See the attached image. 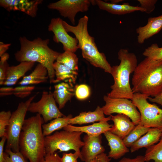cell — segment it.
<instances>
[{"label":"cell","instance_id":"1","mask_svg":"<svg viewBox=\"0 0 162 162\" xmlns=\"http://www.w3.org/2000/svg\"><path fill=\"white\" fill-rule=\"evenodd\" d=\"M20 49L14 54L16 60L19 62H38L47 70L49 81L52 83L55 78L53 64L60 53L51 49L48 46L50 40L38 37L32 40L26 37L19 38Z\"/></svg>","mask_w":162,"mask_h":162},{"label":"cell","instance_id":"2","mask_svg":"<svg viewBox=\"0 0 162 162\" xmlns=\"http://www.w3.org/2000/svg\"><path fill=\"white\" fill-rule=\"evenodd\" d=\"M44 123L38 113L25 120L19 138L20 151L29 162H40L45 155Z\"/></svg>","mask_w":162,"mask_h":162},{"label":"cell","instance_id":"3","mask_svg":"<svg viewBox=\"0 0 162 162\" xmlns=\"http://www.w3.org/2000/svg\"><path fill=\"white\" fill-rule=\"evenodd\" d=\"M134 93L154 97L162 91V60L146 57L138 64L132 79Z\"/></svg>","mask_w":162,"mask_h":162},{"label":"cell","instance_id":"4","mask_svg":"<svg viewBox=\"0 0 162 162\" xmlns=\"http://www.w3.org/2000/svg\"><path fill=\"white\" fill-rule=\"evenodd\" d=\"M88 17L85 15L80 18L76 26L71 25L64 20L63 24L66 31L73 34L77 40L78 48L81 50L83 58L93 66L111 74L112 67L105 54L99 51L94 38L88 33Z\"/></svg>","mask_w":162,"mask_h":162},{"label":"cell","instance_id":"5","mask_svg":"<svg viewBox=\"0 0 162 162\" xmlns=\"http://www.w3.org/2000/svg\"><path fill=\"white\" fill-rule=\"evenodd\" d=\"M119 65L112 67L110 74L114 82L110 86L111 91L107 96L112 98L132 99L134 93L130 83V77L134 73L137 64V57L135 54L127 49H121L118 53Z\"/></svg>","mask_w":162,"mask_h":162},{"label":"cell","instance_id":"6","mask_svg":"<svg viewBox=\"0 0 162 162\" xmlns=\"http://www.w3.org/2000/svg\"><path fill=\"white\" fill-rule=\"evenodd\" d=\"M82 133L64 130L45 136V154L54 153L58 150L60 152L73 150L81 155L80 149L84 145L81 139Z\"/></svg>","mask_w":162,"mask_h":162},{"label":"cell","instance_id":"7","mask_svg":"<svg viewBox=\"0 0 162 162\" xmlns=\"http://www.w3.org/2000/svg\"><path fill=\"white\" fill-rule=\"evenodd\" d=\"M38 93L25 102L20 103L17 109L12 113L9 124L6 129L7 142L6 149L15 152H20L19 138L30 104Z\"/></svg>","mask_w":162,"mask_h":162},{"label":"cell","instance_id":"8","mask_svg":"<svg viewBox=\"0 0 162 162\" xmlns=\"http://www.w3.org/2000/svg\"><path fill=\"white\" fill-rule=\"evenodd\" d=\"M149 97L139 93H134L131 100L140 115L139 124L148 128H155L162 131V109L147 100Z\"/></svg>","mask_w":162,"mask_h":162},{"label":"cell","instance_id":"9","mask_svg":"<svg viewBox=\"0 0 162 162\" xmlns=\"http://www.w3.org/2000/svg\"><path fill=\"white\" fill-rule=\"evenodd\" d=\"M103 99L105 104L101 107L104 114L110 116L114 113L128 116L136 125L139 124L140 115L132 101L127 98H112L105 95Z\"/></svg>","mask_w":162,"mask_h":162},{"label":"cell","instance_id":"10","mask_svg":"<svg viewBox=\"0 0 162 162\" xmlns=\"http://www.w3.org/2000/svg\"><path fill=\"white\" fill-rule=\"evenodd\" d=\"M53 92L43 91L40 100L36 102H32L29 104L28 111L37 113L40 115L44 122L56 118L64 116L56 105Z\"/></svg>","mask_w":162,"mask_h":162},{"label":"cell","instance_id":"11","mask_svg":"<svg viewBox=\"0 0 162 162\" xmlns=\"http://www.w3.org/2000/svg\"><path fill=\"white\" fill-rule=\"evenodd\" d=\"M91 4V1L88 0H60L50 3L47 7L57 10L62 16L68 18L74 26L76 14L87 11Z\"/></svg>","mask_w":162,"mask_h":162},{"label":"cell","instance_id":"12","mask_svg":"<svg viewBox=\"0 0 162 162\" xmlns=\"http://www.w3.org/2000/svg\"><path fill=\"white\" fill-rule=\"evenodd\" d=\"M63 21L60 17L52 18L48 26V30L54 34V42L62 44L64 51L75 53L78 49L77 40L68 34L63 26Z\"/></svg>","mask_w":162,"mask_h":162},{"label":"cell","instance_id":"13","mask_svg":"<svg viewBox=\"0 0 162 162\" xmlns=\"http://www.w3.org/2000/svg\"><path fill=\"white\" fill-rule=\"evenodd\" d=\"M43 2L42 0H0V6L8 11H19L35 17L38 6Z\"/></svg>","mask_w":162,"mask_h":162},{"label":"cell","instance_id":"14","mask_svg":"<svg viewBox=\"0 0 162 162\" xmlns=\"http://www.w3.org/2000/svg\"><path fill=\"white\" fill-rule=\"evenodd\" d=\"M101 135L97 136L87 135L83 137L84 145L81 151L82 160L89 162L98 155L104 153L105 151L102 145Z\"/></svg>","mask_w":162,"mask_h":162},{"label":"cell","instance_id":"15","mask_svg":"<svg viewBox=\"0 0 162 162\" xmlns=\"http://www.w3.org/2000/svg\"><path fill=\"white\" fill-rule=\"evenodd\" d=\"M91 2L92 5H97L100 9L113 14L124 15L136 11L145 12L144 9L140 6H132L128 3L115 4L101 0H92Z\"/></svg>","mask_w":162,"mask_h":162},{"label":"cell","instance_id":"16","mask_svg":"<svg viewBox=\"0 0 162 162\" xmlns=\"http://www.w3.org/2000/svg\"><path fill=\"white\" fill-rule=\"evenodd\" d=\"M162 29V15L148 18L147 24L136 29L138 43L143 44L147 39L158 33Z\"/></svg>","mask_w":162,"mask_h":162},{"label":"cell","instance_id":"17","mask_svg":"<svg viewBox=\"0 0 162 162\" xmlns=\"http://www.w3.org/2000/svg\"><path fill=\"white\" fill-rule=\"evenodd\" d=\"M111 120L114 124L109 131L118 136L123 140L131 132L135 126L127 116L123 114H117L110 115Z\"/></svg>","mask_w":162,"mask_h":162},{"label":"cell","instance_id":"18","mask_svg":"<svg viewBox=\"0 0 162 162\" xmlns=\"http://www.w3.org/2000/svg\"><path fill=\"white\" fill-rule=\"evenodd\" d=\"M35 63L25 61L20 62L17 65L9 66L4 85L10 86L16 84L19 79L25 76L27 72L32 70Z\"/></svg>","mask_w":162,"mask_h":162},{"label":"cell","instance_id":"19","mask_svg":"<svg viewBox=\"0 0 162 162\" xmlns=\"http://www.w3.org/2000/svg\"><path fill=\"white\" fill-rule=\"evenodd\" d=\"M108 142L110 150L108 156L110 158L117 160L120 158L129 150L124 144L123 140L109 131L104 134Z\"/></svg>","mask_w":162,"mask_h":162},{"label":"cell","instance_id":"20","mask_svg":"<svg viewBox=\"0 0 162 162\" xmlns=\"http://www.w3.org/2000/svg\"><path fill=\"white\" fill-rule=\"evenodd\" d=\"M111 119L110 116L107 117H105L102 108L98 106L93 111L82 112L78 115L71 118L69 120V124L81 125L97 122H108Z\"/></svg>","mask_w":162,"mask_h":162},{"label":"cell","instance_id":"21","mask_svg":"<svg viewBox=\"0 0 162 162\" xmlns=\"http://www.w3.org/2000/svg\"><path fill=\"white\" fill-rule=\"evenodd\" d=\"M113 125L110 124L106 121H102L92 124L83 126H76L68 124L63 129L70 131H78L86 133L87 135L92 136L101 135L105 132L109 131Z\"/></svg>","mask_w":162,"mask_h":162},{"label":"cell","instance_id":"22","mask_svg":"<svg viewBox=\"0 0 162 162\" xmlns=\"http://www.w3.org/2000/svg\"><path fill=\"white\" fill-rule=\"evenodd\" d=\"M53 93L59 109H60L63 108L67 103L75 95V90L73 84L63 82L54 86Z\"/></svg>","mask_w":162,"mask_h":162},{"label":"cell","instance_id":"23","mask_svg":"<svg viewBox=\"0 0 162 162\" xmlns=\"http://www.w3.org/2000/svg\"><path fill=\"white\" fill-rule=\"evenodd\" d=\"M162 136L161 130L156 128H150L145 134L131 146V152H134L142 148H148L157 143Z\"/></svg>","mask_w":162,"mask_h":162},{"label":"cell","instance_id":"24","mask_svg":"<svg viewBox=\"0 0 162 162\" xmlns=\"http://www.w3.org/2000/svg\"><path fill=\"white\" fill-rule=\"evenodd\" d=\"M49 79L47 69L39 63L29 75L25 76L18 84L20 86H29L46 82Z\"/></svg>","mask_w":162,"mask_h":162},{"label":"cell","instance_id":"25","mask_svg":"<svg viewBox=\"0 0 162 162\" xmlns=\"http://www.w3.org/2000/svg\"><path fill=\"white\" fill-rule=\"evenodd\" d=\"M53 66L55 78L52 83H57L62 81L72 84L75 83L78 75L77 71L71 70L56 61Z\"/></svg>","mask_w":162,"mask_h":162},{"label":"cell","instance_id":"26","mask_svg":"<svg viewBox=\"0 0 162 162\" xmlns=\"http://www.w3.org/2000/svg\"><path fill=\"white\" fill-rule=\"evenodd\" d=\"M72 117L71 115L64 116L54 119L47 123L43 124L42 128L44 136L50 135L55 131L63 128L69 124V119Z\"/></svg>","mask_w":162,"mask_h":162},{"label":"cell","instance_id":"27","mask_svg":"<svg viewBox=\"0 0 162 162\" xmlns=\"http://www.w3.org/2000/svg\"><path fill=\"white\" fill-rule=\"evenodd\" d=\"M78 58L75 53L66 51L60 53L56 62L64 66L68 69L74 71L78 70Z\"/></svg>","mask_w":162,"mask_h":162},{"label":"cell","instance_id":"28","mask_svg":"<svg viewBox=\"0 0 162 162\" xmlns=\"http://www.w3.org/2000/svg\"><path fill=\"white\" fill-rule=\"evenodd\" d=\"M151 128L146 127L139 124L123 139L127 147H130L133 144L145 134Z\"/></svg>","mask_w":162,"mask_h":162},{"label":"cell","instance_id":"29","mask_svg":"<svg viewBox=\"0 0 162 162\" xmlns=\"http://www.w3.org/2000/svg\"><path fill=\"white\" fill-rule=\"evenodd\" d=\"M144 156L146 162H162V136L157 143L146 149Z\"/></svg>","mask_w":162,"mask_h":162},{"label":"cell","instance_id":"30","mask_svg":"<svg viewBox=\"0 0 162 162\" xmlns=\"http://www.w3.org/2000/svg\"><path fill=\"white\" fill-rule=\"evenodd\" d=\"M142 55L152 59L162 60V47H159L157 44H152L145 49Z\"/></svg>","mask_w":162,"mask_h":162},{"label":"cell","instance_id":"31","mask_svg":"<svg viewBox=\"0 0 162 162\" xmlns=\"http://www.w3.org/2000/svg\"><path fill=\"white\" fill-rule=\"evenodd\" d=\"M12 113L10 111H2L0 112V137L6 135V129L9 122Z\"/></svg>","mask_w":162,"mask_h":162},{"label":"cell","instance_id":"32","mask_svg":"<svg viewBox=\"0 0 162 162\" xmlns=\"http://www.w3.org/2000/svg\"><path fill=\"white\" fill-rule=\"evenodd\" d=\"M4 162H27L20 152H15L10 149H5L4 152Z\"/></svg>","mask_w":162,"mask_h":162},{"label":"cell","instance_id":"33","mask_svg":"<svg viewBox=\"0 0 162 162\" xmlns=\"http://www.w3.org/2000/svg\"><path fill=\"white\" fill-rule=\"evenodd\" d=\"M75 95L76 98L80 100L87 99L90 96V89L86 84H81L76 86L74 88Z\"/></svg>","mask_w":162,"mask_h":162},{"label":"cell","instance_id":"34","mask_svg":"<svg viewBox=\"0 0 162 162\" xmlns=\"http://www.w3.org/2000/svg\"><path fill=\"white\" fill-rule=\"evenodd\" d=\"M34 86H20L13 88L12 93L16 97L24 98L29 95L34 89Z\"/></svg>","mask_w":162,"mask_h":162},{"label":"cell","instance_id":"35","mask_svg":"<svg viewBox=\"0 0 162 162\" xmlns=\"http://www.w3.org/2000/svg\"><path fill=\"white\" fill-rule=\"evenodd\" d=\"M102 162H109L111 159L108 157L106 154L103 153L97 156ZM119 162H146L144 156L138 155L133 158H123Z\"/></svg>","mask_w":162,"mask_h":162},{"label":"cell","instance_id":"36","mask_svg":"<svg viewBox=\"0 0 162 162\" xmlns=\"http://www.w3.org/2000/svg\"><path fill=\"white\" fill-rule=\"evenodd\" d=\"M140 6L145 10V12L148 14L153 12L155 8V4L157 0H138Z\"/></svg>","mask_w":162,"mask_h":162},{"label":"cell","instance_id":"37","mask_svg":"<svg viewBox=\"0 0 162 162\" xmlns=\"http://www.w3.org/2000/svg\"><path fill=\"white\" fill-rule=\"evenodd\" d=\"M80 158L82 160L81 155L77 152L74 153H64L61 158L62 162H74L77 161V159Z\"/></svg>","mask_w":162,"mask_h":162},{"label":"cell","instance_id":"38","mask_svg":"<svg viewBox=\"0 0 162 162\" xmlns=\"http://www.w3.org/2000/svg\"><path fill=\"white\" fill-rule=\"evenodd\" d=\"M9 66L7 61H0V85H4L5 82L7 69Z\"/></svg>","mask_w":162,"mask_h":162},{"label":"cell","instance_id":"39","mask_svg":"<svg viewBox=\"0 0 162 162\" xmlns=\"http://www.w3.org/2000/svg\"><path fill=\"white\" fill-rule=\"evenodd\" d=\"M40 162H62L61 158L56 152L46 154Z\"/></svg>","mask_w":162,"mask_h":162},{"label":"cell","instance_id":"40","mask_svg":"<svg viewBox=\"0 0 162 162\" xmlns=\"http://www.w3.org/2000/svg\"><path fill=\"white\" fill-rule=\"evenodd\" d=\"M7 139L6 136H4L2 138V139L0 142V162H4V148Z\"/></svg>","mask_w":162,"mask_h":162},{"label":"cell","instance_id":"41","mask_svg":"<svg viewBox=\"0 0 162 162\" xmlns=\"http://www.w3.org/2000/svg\"><path fill=\"white\" fill-rule=\"evenodd\" d=\"M13 88L10 86L1 88H0V96H4L13 94Z\"/></svg>","mask_w":162,"mask_h":162},{"label":"cell","instance_id":"42","mask_svg":"<svg viewBox=\"0 0 162 162\" xmlns=\"http://www.w3.org/2000/svg\"><path fill=\"white\" fill-rule=\"evenodd\" d=\"M148 99L150 102L157 103L162 106V91L154 98L149 97Z\"/></svg>","mask_w":162,"mask_h":162},{"label":"cell","instance_id":"43","mask_svg":"<svg viewBox=\"0 0 162 162\" xmlns=\"http://www.w3.org/2000/svg\"><path fill=\"white\" fill-rule=\"evenodd\" d=\"M11 45V44H5L2 42H0V57L6 53Z\"/></svg>","mask_w":162,"mask_h":162},{"label":"cell","instance_id":"44","mask_svg":"<svg viewBox=\"0 0 162 162\" xmlns=\"http://www.w3.org/2000/svg\"><path fill=\"white\" fill-rule=\"evenodd\" d=\"M0 58V61H7L9 58V55L8 53L6 52L2 55Z\"/></svg>","mask_w":162,"mask_h":162},{"label":"cell","instance_id":"45","mask_svg":"<svg viewBox=\"0 0 162 162\" xmlns=\"http://www.w3.org/2000/svg\"><path fill=\"white\" fill-rule=\"evenodd\" d=\"M89 162H102L100 160L97 156L95 158Z\"/></svg>","mask_w":162,"mask_h":162},{"label":"cell","instance_id":"46","mask_svg":"<svg viewBox=\"0 0 162 162\" xmlns=\"http://www.w3.org/2000/svg\"><path fill=\"white\" fill-rule=\"evenodd\" d=\"M123 0H113L111 1V3L112 4H118L120 2H122Z\"/></svg>","mask_w":162,"mask_h":162},{"label":"cell","instance_id":"47","mask_svg":"<svg viewBox=\"0 0 162 162\" xmlns=\"http://www.w3.org/2000/svg\"><path fill=\"white\" fill-rule=\"evenodd\" d=\"M78 162L77 161H75V162Z\"/></svg>","mask_w":162,"mask_h":162}]
</instances>
